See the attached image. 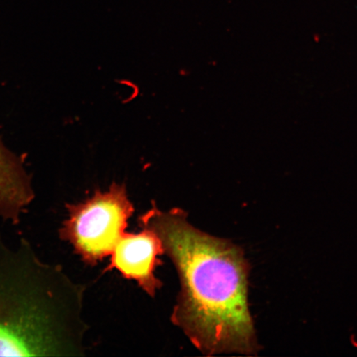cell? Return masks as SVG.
Instances as JSON below:
<instances>
[{
  "label": "cell",
  "mask_w": 357,
  "mask_h": 357,
  "mask_svg": "<svg viewBox=\"0 0 357 357\" xmlns=\"http://www.w3.org/2000/svg\"><path fill=\"white\" fill-rule=\"evenodd\" d=\"M69 216L61 227V239L88 264L95 265L111 255L126 234L134 208L126 187L114 183L108 191H96L83 203L67 204Z\"/></svg>",
  "instance_id": "3957f363"
},
{
  "label": "cell",
  "mask_w": 357,
  "mask_h": 357,
  "mask_svg": "<svg viewBox=\"0 0 357 357\" xmlns=\"http://www.w3.org/2000/svg\"><path fill=\"white\" fill-rule=\"evenodd\" d=\"M138 222L158 236L180 278L174 324L204 355H257L243 250L196 229L180 208L163 211L153 205Z\"/></svg>",
  "instance_id": "6da1fadb"
},
{
  "label": "cell",
  "mask_w": 357,
  "mask_h": 357,
  "mask_svg": "<svg viewBox=\"0 0 357 357\" xmlns=\"http://www.w3.org/2000/svg\"><path fill=\"white\" fill-rule=\"evenodd\" d=\"M82 291L28 240L15 247L0 234V356L79 355Z\"/></svg>",
  "instance_id": "7a4b0ae2"
},
{
  "label": "cell",
  "mask_w": 357,
  "mask_h": 357,
  "mask_svg": "<svg viewBox=\"0 0 357 357\" xmlns=\"http://www.w3.org/2000/svg\"><path fill=\"white\" fill-rule=\"evenodd\" d=\"M162 241L153 231L144 229L138 234H125L112 252L110 269L118 270L125 278L136 280L145 292L154 296L162 287L155 278V267L162 264Z\"/></svg>",
  "instance_id": "277c9868"
},
{
  "label": "cell",
  "mask_w": 357,
  "mask_h": 357,
  "mask_svg": "<svg viewBox=\"0 0 357 357\" xmlns=\"http://www.w3.org/2000/svg\"><path fill=\"white\" fill-rule=\"evenodd\" d=\"M35 194L22 160L0 140V220L19 225Z\"/></svg>",
  "instance_id": "5b68a950"
}]
</instances>
